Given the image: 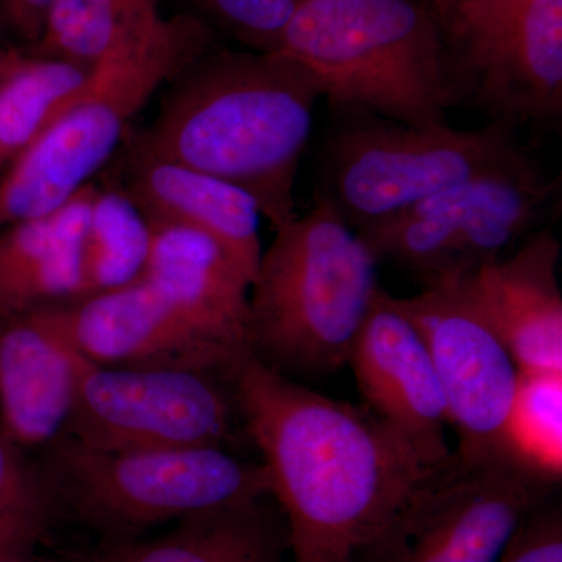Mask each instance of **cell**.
I'll list each match as a JSON object with an SVG mask.
<instances>
[{
    "instance_id": "1",
    "label": "cell",
    "mask_w": 562,
    "mask_h": 562,
    "mask_svg": "<svg viewBox=\"0 0 562 562\" xmlns=\"http://www.w3.org/2000/svg\"><path fill=\"white\" fill-rule=\"evenodd\" d=\"M231 383L286 517L292 562H355L438 469L368 406L310 390L254 355Z\"/></svg>"
},
{
    "instance_id": "2",
    "label": "cell",
    "mask_w": 562,
    "mask_h": 562,
    "mask_svg": "<svg viewBox=\"0 0 562 562\" xmlns=\"http://www.w3.org/2000/svg\"><path fill=\"white\" fill-rule=\"evenodd\" d=\"M319 99L316 79L290 58L214 46L171 81L133 154L235 184L276 232L297 217L295 180Z\"/></svg>"
},
{
    "instance_id": "3",
    "label": "cell",
    "mask_w": 562,
    "mask_h": 562,
    "mask_svg": "<svg viewBox=\"0 0 562 562\" xmlns=\"http://www.w3.org/2000/svg\"><path fill=\"white\" fill-rule=\"evenodd\" d=\"M272 54L316 79L333 114L449 124L441 24L424 0H302Z\"/></svg>"
},
{
    "instance_id": "4",
    "label": "cell",
    "mask_w": 562,
    "mask_h": 562,
    "mask_svg": "<svg viewBox=\"0 0 562 562\" xmlns=\"http://www.w3.org/2000/svg\"><path fill=\"white\" fill-rule=\"evenodd\" d=\"M376 265L360 236L314 198L262 250L249 292L254 357L290 379L349 364L380 290Z\"/></svg>"
},
{
    "instance_id": "5",
    "label": "cell",
    "mask_w": 562,
    "mask_h": 562,
    "mask_svg": "<svg viewBox=\"0 0 562 562\" xmlns=\"http://www.w3.org/2000/svg\"><path fill=\"white\" fill-rule=\"evenodd\" d=\"M214 46L206 22L162 18L94 63L79 94L10 162L0 181V227L65 205L110 160L155 92Z\"/></svg>"
},
{
    "instance_id": "6",
    "label": "cell",
    "mask_w": 562,
    "mask_h": 562,
    "mask_svg": "<svg viewBox=\"0 0 562 562\" xmlns=\"http://www.w3.org/2000/svg\"><path fill=\"white\" fill-rule=\"evenodd\" d=\"M317 158L314 198L355 233L464 181L527 171L536 162L519 132L501 124L461 131L369 113L333 114Z\"/></svg>"
},
{
    "instance_id": "7",
    "label": "cell",
    "mask_w": 562,
    "mask_h": 562,
    "mask_svg": "<svg viewBox=\"0 0 562 562\" xmlns=\"http://www.w3.org/2000/svg\"><path fill=\"white\" fill-rule=\"evenodd\" d=\"M47 449L44 468L60 503L113 532L180 522L271 495L262 462L241 460L225 447L109 452L60 436Z\"/></svg>"
},
{
    "instance_id": "8",
    "label": "cell",
    "mask_w": 562,
    "mask_h": 562,
    "mask_svg": "<svg viewBox=\"0 0 562 562\" xmlns=\"http://www.w3.org/2000/svg\"><path fill=\"white\" fill-rule=\"evenodd\" d=\"M560 482L509 450L435 469L355 562H501Z\"/></svg>"
},
{
    "instance_id": "9",
    "label": "cell",
    "mask_w": 562,
    "mask_h": 562,
    "mask_svg": "<svg viewBox=\"0 0 562 562\" xmlns=\"http://www.w3.org/2000/svg\"><path fill=\"white\" fill-rule=\"evenodd\" d=\"M439 24L457 105L516 132L560 125L562 0H457Z\"/></svg>"
},
{
    "instance_id": "10",
    "label": "cell",
    "mask_w": 562,
    "mask_h": 562,
    "mask_svg": "<svg viewBox=\"0 0 562 562\" xmlns=\"http://www.w3.org/2000/svg\"><path fill=\"white\" fill-rule=\"evenodd\" d=\"M560 203L561 177L536 166L464 181L357 235L379 265L412 272L427 286L505 257L546 227Z\"/></svg>"
},
{
    "instance_id": "11",
    "label": "cell",
    "mask_w": 562,
    "mask_h": 562,
    "mask_svg": "<svg viewBox=\"0 0 562 562\" xmlns=\"http://www.w3.org/2000/svg\"><path fill=\"white\" fill-rule=\"evenodd\" d=\"M235 392L211 373L81 364L61 436L109 452L225 447L235 441Z\"/></svg>"
},
{
    "instance_id": "12",
    "label": "cell",
    "mask_w": 562,
    "mask_h": 562,
    "mask_svg": "<svg viewBox=\"0 0 562 562\" xmlns=\"http://www.w3.org/2000/svg\"><path fill=\"white\" fill-rule=\"evenodd\" d=\"M70 342L109 368L224 375L250 357V330L138 279L121 290L57 303Z\"/></svg>"
},
{
    "instance_id": "13",
    "label": "cell",
    "mask_w": 562,
    "mask_h": 562,
    "mask_svg": "<svg viewBox=\"0 0 562 562\" xmlns=\"http://www.w3.org/2000/svg\"><path fill=\"white\" fill-rule=\"evenodd\" d=\"M395 303L430 350L458 435L454 454L476 458L508 450L505 427L520 371L490 322L457 280L427 284Z\"/></svg>"
},
{
    "instance_id": "14",
    "label": "cell",
    "mask_w": 562,
    "mask_h": 562,
    "mask_svg": "<svg viewBox=\"0 0 562 562\" xmlns=\"http://www.w3.org/2000/svg\"><path fill=\"white\" fill-rule=\"evenodd\" d=\"M347 366L364 406L405 436L432 468L452 460L446 438L449 412L430 350L395 297L382 288Z\"/></svg>"
},
{
    "instance_id": "15",
    "label": "cell",
    "mask_w": 562,
    "mask_h": 562,
    "mask_svg": "<svg viewBox=\"0 0 562 562\" xmlns=\"http://www.w3.org/2000/svg\"><path fill=\"white\" fill-rule=\"evenodd\" d=\"M83 360L57 303L0 316V431L25 450L60 438Z\"/></svg>"
},
{
    "instance_id": "16",
    "label": "cell",
    "mask_w": 562,
    "mask_h": 562,
    "mask_svg": "<svg viewBox=\"0 0 562 562\" xmlns=\"http://www.w3.org/2000/svg\"><path fill=\"white\" fill-rule=\"evenodd\" d=\"M561 244L539 228L519 249L457 279L520 372H562Z\"/></svg>"
},
{
    "instance_id": "17",
    "label": "cell",
    "mask_w": 562,
    "mask_h": 562,
    "mask_svg": "<svg viewBox=\"0 0 562 562\" xmlns=\"http://www.w3.org/2000/svg\"><path fill=\"white\" fill-rule=\"evenodd\" d=\"M132 161L124 192L147 222L209 236L251 284L262 254L257 202L235 184L177 162L135 154Z\"/></svg>"
},
{
    "instance_id": "18",
    "label": "cell",
    "mask_w": 562,
    "mask_h": 562,
    "mask_svg": "<svg viewBox=\"0 0 562 562\" xmlns=\"http://www.w3.org/2000/svg\"><path fill=\"white\" fill-rule=\"evenodd\" d=\"M98 190L85 184L60 209L0 227V316L76 299L81 236Z\"/></svg>"
},
{
    "instance_id": "19",
    "label": "cell",
    "mask_w": 562,
    "mask_h": 562,
    "mask_svg": "<svg viewBox=\"0 0 562 562\" xmlns=\"http://www.w3.org/2000/svg\"><path fill=\"white\" fill-rule=\"evenodd\" d=\"M284 547L258 501L188 517L150 541L111 542L94 558L98 562H284Z\"/></svg>"
},
{
    "instance_id": "20",
    "label": "cell",
    "mask_w": 562,
    "mask_h": 562,
    "mask_svg": "<svg viewBox=\"0 0 562 562\" xmlns=\"http://www.w3.org/2000/svg\"><path fill=\"white\" fill-rule=\"evenodd\" d=\"M150 247L139 279L250 330V283L209 236L149 222Z\"/></svg>"
},
{
    "instance_id": "21",
    "label": "cell",
    "mask_w": 562,
    "mask_h": 562,
    "mask_svg": "<svg viewBox=\"0 0 562 562\" xmlns=\"http://www.w3.org/2000/svg\"><path fill=\"white\" fill-rule=\"evenodd\" d=\"M150 247V227L120 190H98L80 244L79 290L72 302L121 290L139 279Z\"/></svg>"
},
{
    "instance_id": "22",
    "label": "cell",
    "mask_w": 562,
    "mask_h": 562,
    "mask_svg": "<svg viewBox=\"0 0 562 562\" xmlns=\"http://www.w3.org/2000/svg\"><path fill=\"white\" fill-rule=\"evenodd\" d=\"M161 20L160 0H54L29 52L92 66Z\"/></svg>"
},
{
    "instance_id": "23",
    "label": "cell",
    "mask_w": 562,
    "mask_h": 562,
    "mask_svg": "<svg viewBox=\"0 0 562 562\" xmlns=\"http://www.w3.org/2000/svg\"><path fill=\"white\" fill-rule=\"evenodd\" d=\"M92 66L29 52L0 90V168L38 138L87 85Z\"/></svg>"
},
{
    "instance_id": "24",
    "label": "cell",
    "mask_w": 562,
    "mask_h": 562,
    "mask_svg": "<svg viewBox=\"0 0 562 562\" xmlns=\"http://www.w3.org/2000/svg\"><path fill=\"white\" fill-rule=\"evenodd\" d=\"M58 505L44 464L0 431V560L35 554Z\"/></svg>"
},
{
    "instance_id": "25",
    "label": "cell",
    "mask_w": 562,
    "mask_h": 562,
    "mask_svg": "<svg viewBox=\"0 0 562 562\" xmlns=\"http://www.w3.org/2000/svg\"><path fill=\"white\" fill-rule=\"evenodd\" d=\"M505 443L532 471L561 483L562 372H520Z\"/></svg>"
},
{
    "instance_id": "26",
    "label": "cell",
    "mask_w": 562,
    "mask_h": 562,
    "mask_svg": "<svg viewBox=\"0 0 562 562\" xmlns=\"http://www.w3.org/2000/svg\"><path fill=\"white\" fill-rule=\"evenodd\" d=\"M209 20L246 49L272 54L302 0H195Z\"/></svg>"
},
{
    "instance_id": "27",
    "label": "cell",
    "mask_w": 562,
    "mask_h": 562,
    "mask_svg": "<svg viewBox=\"0 0 562 562\" xmlns=\"http://www.w3.org/2000/svg\"><path fill=\"white\" fill-rule=\"evenodd\" d=\"M549 502L531 514L501 562H562L561 509Z\"/></svg>"
},
{
    "instance_id": "28",
    "label": "cell",
    "mask_w": 562,
    "mask_h": 562,
    "mask_svg": "<svg viewBox=\"0 0 562 562\" xmlns=\"http://www.w3.org/2000/svg\"><path fill=\"white\" fill-rule=\"evenodd\" d=\"M52 2L54 0H0V31L32 50L38 44Z\"/></svg>"
},
{
    "instance_id": "29",
    "label": "cell",
    "mask_w": 562,
    "mask_h": 562,
    "mask_svg": "<svg viewBox=\"0 0 562 562\" xmlns=\"http://www.w3.org/2000/svg\"><path fill=\"white\" fill-rule=\"evenodd\" d=\"M27 55V50L18 49V47L0 46V90H2L7 80L13 76L14 70L24 63Z\"/></svg>"
},
{
    "instance_id": "30",
    "label": "cell",
    "mask_w": 562,
    "mask_h": 562,
    "mask_svg": "<svg viewBox=\"0 0 562 562\" xmlns=\"http://www.w3.org/2000/svg\"><path fill=\"white\" fill-rule=\"evenodd\" d=\"M0 562H95V558L94 554L92 557L43 558L35 553L31 557L10 558V560H0Z\"/></svg>"
},
{
    "instance_id": "31",
    "label": "cell",
    "mask_w": 562,
    "mask_h": 562,
    "mask_svg": "<svg viewBox=\"0 0 562 562\" xmlns=\"http://www.w3.org/2000/svg\"><path fill=\"white\" fill-rule=\"evenodd\" d=\"M424 2L430 7L432 13L436 14V18H438L439 21V18H441L442 14L449 10V7L453 5L457 0H424Z\"/></svg>"
}]
</instances>
